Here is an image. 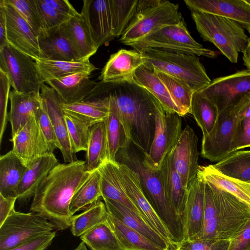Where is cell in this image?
<instances>
[{
  "instance_id": "bcb514c9",
  "label": "cell",
  "mask_w": 250,
  "mask_h": 250,
  "mask_svg": "<svg viewBox=\"0 0 250 250\" xmlns=\"http://www.w3.org/2000/svg\"><path fill=\"white\" fill-rule=\"evenodd\" d=\"M64 117L73 152L75 154L81 151H86L90 126L65 113Z\"/></svg>"
},
{
  "instance_id": "c3c4849f",
  "label": "cell",
  "mask_w": 250,
  "mask_h": 250,
  "mask_svg": "<svg viewBox=\"0 0 250 250\" xmlns=\"http://www.w3.org/2000/svg\"><path fill=\"white\" fill-rule=\"evenodd\" d=\"M250 147V93L247 97L233 138L230 153Z\"/></svg>"
},
{
  "instance_id": "7bdbcfd3",
  "label": "cell",
  "mask_w": 250,
  "mask_h": 250,
  "mask_svg": "<svg viewBox=\"0 0 250 250\" xmlns=\"http://www.w3.org/2000/svg\"><path fill=\"white\" fill-rule=\"evenodd\" d=\"M80 238L91 250H125L119 242L108 219L82 235Z\"/></svg>"
},
{
  "instance_id": "8992f818",
  "label": "cell",
  "mask_w": 250,
  "mask_h": 250,
  "mask_svg": "<svg viewBox=\"0 0 250 250\" xmlns=\"http://www.w3.org/2000/svg\"><path fill=\"white\" fill-rule=\"evenodd\" d=\"M208 184L216 199L217 210L215 217L204 225L194 241L204 239L230 240L250 219V206L220 188Z\"/></svg>"
},
{
  "instance_id": "f5cc1de1",
  "label": "cell",
  "mask_w": 250,
  "mask_h": 250,
  "mask_svg": "<svg viewBox=\"0 0 250 250\" xmlns=\"http://www.w3.org/2000/svg\"><path fill=\"white\" fill-rule=\"evenodd\" d=\"M229 240L204 239L195 241H185L177 248L184 250H228Z\"/></svg>"
},
{
  "instance_id": "52a82bcc",
  "label": "cell",
  "mask_w": 250,
  "mask_h": 250,
  "mask_svg": "<svg viewBox=\"0 0 250 250\" xmlns=\"http://www.w3.org/2000/svg\"><path fill=\"white\" fill-rule=\"evenodd\" d=\"M134 50L148 48L187 53L210 58L215 52L205 48L191 37L184 21L176 24L162 26L145 38L129 44Z\"/></svg>"
},
{
  "instance_id": "277c9868",
  "label": "cell",
  "mask_w": 250,
  "mask_h": 250,
  "mask_svg": "<svg viewBox=\"0 0 250 250\" xmlns=\"http://www.w3.org/2000/svg\"><path fill=\"white\" fill-rule=\"evenodd\" d=\"M196 28L204 41L213 44L231 62L237 63L249 37L244 28L227 18L207 13L191 11Z\"/></svg>"
},
{
  "instance_id": "4dcf8cb0",
  "label": "cell",
  "mask_w": 250,
  "mask_h": 250,
  "mask_svg": "<svg viewBox=\"0 0 250 250\" xmlns=\"http://www.w3.org/2000/svg\"><path fill=\"white\" fill-rule=\"evenodd\" d=\"M62 25L44 31L38 36L40 49L45 58L49 60L77 61L72 46Z\"/></svg>"
},
{
  "instance_id": "484cf974",
  "label": "cell",
  "mask_w": 250,
  "mask_h": 250,
  "mask_svg": "<svg viewBox=\"0 0 250 250\" xmlns=\"http://www.w3.org/2000/svg\"><path fill=\"white\" fill-rule=\"evenodd\" d=\"M10 109L8 121L11 126V137L27 123L42 106L40 93H20L13 89L10 92Z\"/></svg>"
},
{
  "instance_id": "f6af8a7d",
  "label": "cell",
  "mask_w": 250,
  "mask_h": 250,
  "mask_svg": "<svg viewBox=\"0 0 250 250\" xmlns=\"http://www.w3.org/2000/svg\"><path fill=\"white\" fill-rule=\"evenodd\" d=\"M138 0H111L113 33L121 36L137 13Z\"/></svg>"
},
{
  "instance_id": "ee69618b",
  "label": "cell",
  "mask_w": 250,
  "mask_h": 250,
  "mask_svg": "<svg viewBox=\"0 0 250 250\" xmlns=\"http://www.w3.org/2000/svg\"><path fill=\"white\" fill-rule=\"evenodd\" d=\"M166 86L172 100L184 116L190 112L195 91L183 81L163 72L153 69Z\"/></svg>"
},
{
  "instance_id": "cb8c5ba5",
  "label": "cell",
  "mask_w": 250,
  "mask_h": 250,
  "mask_svg": "<svg viewBox=\"0 0 250 250\" xmlns=\"http://www.w3.org/2000/svg\"><path fill=\"white\" fill-rule=\"evenodd\" d=\"M91 73H76L46 82L58 94L62 104H72L86 100L99 85L90 79Z\"/></svg>"
},
{
  "instance_id": "7c38bea8",
  "label": "cell",
  "mask_w": 250,
  "mask_h": 250,
  "mask_svg": "<svg viewBox=\"0 0 250 250\" xmlns=\"http://www.w3.org/2000/svg\"><path fill=\"white\" fill-rule=\"evenodd\" d=\"M181 117L166 110L159 103L155 110V130L147 154L143 155L146 164L158 170L165 158L177 144L182 133Z\"/></svg>"
},
{
  "instance_id": "4316f807",
  "label": "cell",
  "mask_w": 250,
  "mask_h": 250,
  "mask_svg": "<svg viewBox=\"0 0 250 250\" xmlns=\"http://www.w3.org/2000/svg\"><path fill=\"white\" fill-rule=\"evenodd\" d=\"M59 163L53 153L34 161L25 171L18 188V200L21 204L27 203L33 197L40 184L49 172Z\"/></svg>"
},
{
  "instance_id": "5b68a950",
  "label": "cell",
  "mask_w": 250,
  "mask_h": 250,
  "mask_svg": "<svg viewBox=\"0 0 250 250\" xmlns=\"http://www.w3.org/2000/svg\"><path fill=\"white\" fill-rule=\"evenodd\" d=\"M138 52L145 58V65L183 81L195 92L201 90L211 81L195 55L151 48Z\"/></svg>"
},
{
  "instance_id": "f1b7e54d",
  "label": "cell",
  "mask_w": 250,
  "mask_h": 250,
  "mask_svg": "<svg viewBox=\"0 0 250 250\" xmlns=\"http://www.w3.org/2000/svg\"><path fill=\"white\" fill-rule=\"evenodd\" d=\"M98 169L101 176V191L103 200L120 203L141 216L124 188L119 174V163L107 160Z\"/></svg>"
},
{
  "instance_id": "836d02e7",
  "label": "cell",
  "mask_w": 250,
  "mask_h": 250,
  "mask_svg": "<svg viewBox=\"0 0 250 250\" xmlns=\"http://www.w3.org/2000/svg\"><path fill=\"white\" fill-rule=\"evenodd\" d=\"M198 174L205 181L231 194L250 206V183L224 175L212 166H199Z\"/></svg>"
},
{
  "instance_id": "30bf717a",
  "label": "cell",
  "mask_w": 250,
  "mask_h": 250,
  "mask_svg": "<svg viewBox=\"0 0 250 250\" xmlns=\"http://www.w3.org/2000/svg\"><path fill=\"white\" fill-rule=\"evenodd\" d=\"M0 69L8 75L17 92L40 93L44 83L35 60L7 43L0 47Z\"/></svg>"
},
{
  "instance_id": "83f0119b",
  "label": "cell",
  "mask_w": 250,
  "mask_h": 250,
  "mask_svg": "<svg viewBox=\"0 0 250 250\" xmlns=\"http://www.w3.org/2000/svg\"><path fill=\"white\" fill-rule=\"evenodd\" d=\"M158 171L167 198L184 222L188 190L183 187L181 177L174 167L169 154L164 159Z\"/></svg>"
},
{
  "instance_id": "1f68e13d",
  "label": "cell",
  "mask_w": 250,
  "mask_h": 250,
  "mask_svg": "<svg viewBox=\"0 0 250 250\" xmlns=\"http://www.w3.org/2000/svg\"><path fill=\"white\" fill-rule=\"evenodd\" d=\"M106 96L109 101V113L104 121L108 143V160L116 163L119 151L129 147L131 143L115 101L108 94Z\"/></svg>"
},
{
  "instance_id": "f907efd6",
  "label": "cell",
  "mask_w": 250,
  "mask_h": 250,
  "mask_svg": "<svg viewBox=\"0 0 250 250\" xmlns=\"http://www.w3.org/2000/svg\"><path fill=\"white\" fill-rule=\"evenodd\" d=\"M11 86L7 74L0 69V143L8 121L7 104Z\"/></svg>"
},
{
  "instance_id": "91938a15",
  "label": "cell",
  "mask_w": 250,
  "mask_h": 250,
  "mask_svg": "<svg viewBox=\"0 0 250 250\" xmlns=\"http://www.w3.org/2000/svg\"><path fill=\"white\" fill-rule=\"evenodd\" d=\"M6 27V14L3 6L0 4V47L8 43Z\"/></svg>"
},
{
  "instance_id": "e7e4bbea",
  "label": "cell",
  "mask_w": 250,
  "mask_h": 250,
  "mask_svg": "<svg viewBox=\"0 0 250 250\" xmlns=\"http://www.w3.org/2000/svg\"><path fill=\"white\" fill-rule=\"evenodd\" d=\"M247 0L250 3V0Z\"/></svg>"
},
{
  "instance_id": "816d5d0a",
  "label": "cell",
  "mask_w": 250,
  "mask_h": 250,
  "mask_svg": "<svg viewBox=\"0 0 250 250\" xmlns=\"http://www.w3.org/2000/svg\"><path fill=\"white\" fill-rule=\"evenodd\" d=\"M35 117L44 137L52 152L54 149L60 148V145L50 118L44 108L42 107L37 111Z\"/></svg>"
},
{
  "instance_id": "94428289",
  "label": "cell",
  "mask_w": 250,
  "mask_h": 250,
  "mask_svg": "<svg viewBox=\"0 0 250 250\" xmlns=\"http://www.w3.org/2000/svg\"><path fill=\"white\" fill-rule=\"evenodd\" d=\"M249 34V39L248 45L243 52V60L244 64L248 69L250 70V29H247Z\"/></svg>"
},
{
  "instance_id": "6125c7cd",
  "label": "cell",
  "mask_w": 250,
  "mask_h": 250,
  "mask_svg": "<svg viewBox=\"0 0 250 250\" xmlns=\"http://www.w3.org/2000/svg\"><path fill=\"white\" fill-rule=\"evenodd\" d=\"M74 250H88L86 245L82 241Z\"/></svg>"
},
{
  "instance_id": "f546056e",
  "label": "cell",
  "mask_w": 250,
  "mask_h": 250,
  "mask_svg": "<svg viewBox=\"0 0 250 250\" xmlns=\"http://www.w3.org/2000/svg\"><path fill=\"white\" fill-rule=\"evenodd\" d=\"M28 167L12 149L0 157V195L18 199V188Z\"/></svg>"
},
{
  "instance_id": "e575fe53",
  "label": "cell",
  "mask_w": 250,
  "mask_h": 250,
  "mask_svg": "<svg viewBox=\"0 0 250 250\" xmlns=\"http://www.w3.org/2000/svg\"><path fill=\"white\" fill-rule=\"evenodd\" d=\"M133 81L150 93L166 110L176 112L182 117L166 86L153 69L145 64L142 65L135 72Z\"/></svg>"
},
{
  "instance_id": "8d00e7d4",
  "label": "cell",
  "mask_w": 250,
  "mask_h": 250,
  "mask_svg": "<svg viewBox=\"0 0 250 250\" xmlns=\"http://www.w3.org/2000/svg\"><path fill=\"white\" fill-rule=\"evenodd\" d=\"M86 152L84 167L86 171L91 172L98 169L108 160V143L104 121L96 123L90 127Z\"/></svg>"
},
{
  "instance_id": "9c48e42d",
  "label": "cell",
  "mask_w": 250,
  "mask_h": 250,
  "mask_svg": "<svg viewBox=\"0 0 250 250\" xmlns=\"http://www.w3.org/2000/svg\"><path fill=\"white\" fill-rule=\"evenodd\" d=\"M183 21L178 4L169 0L156 4L137 13L121 37L120 42L128 45L165 25Z\"/></svg>"
},
{
  "instance_id": "db71d44e",
  "label": "cell",
  "mask_w": 250,
  "mask_h": 250,
  "mask_svg": "<svg viewBox=\"0 0 250 250\" xmlns=\"http://www.w3.org/2000/svg\"><path fill=\"white\" fill-rule=\"evenodd\" d=\"M56 236L52 231L8 250H45Z\"/></svg>"
},
{
  "instance_id": "be15d7a7",
  "label": "cell",
  "mask_w": 250,
  "mask_h": 250,
  "mask_svg": "<svg viewBox=\"0 0 250 250\" xmlns=\"http://www.w3.org/2000/svg\"><path fill=\"white\" fill-rule=\"evenodd\" d=\"M175 250H182V249H181L180 248H176Z\"/></svg>"
},
{
  "instance_id": "ab89813d",
  "label": "cell",
  "mask_w": 250,
  "mask_h": 250,
  "mask_svg": "<svg viewBox=\"0 0 250 250\" xmlns=\"http://www.w3.org/2000/svg\"><path fill=\"white\" fill-rule=\"evenodd\" d=\"M108 221L125 250H164L108 213Z\"/></svg>"
},
{
  "instance_id": "6f0895ef",
  "label": "cell",
  "mask_w": 250,
  "mask_h": 250,
  "mask_svg": "<svg viewBox=\"0 0 250 250\" xmlns=\"http://www.w3.org/2000/svg\"><path fill=\"white\" fill-rule=\"evenodd\" d=\"M44 2L57 12L70 19L79 13L67 0H43Z\"/></svg>"
},
{
  "instance_id": "ffe728a7",
  "label": "cell",
  "mask_w": 250,
  "mask_h": 250,
  "mask_svg": "<svg viewBox=\"0 0 250 250\" xmlns=\"http://www.w3.org/2000/svg\"><path fill=\"white\" fill-rule=\"evenodd\" d=\"M146 60L135 50L121 49L110 55L99 79L104 83L133 81L136 70L145 64Z\"/></svg>"
},
{
  "instance_id": "7402d4cb",
  "label": "cell",
  "mask_w": 250,
  "mask_h": 250,
  "mask_svg": "<svg viewBox=\"0 0 250 250\" xmlns=\"http://www.w3.org/2000/svg\"><path fill=\"white\" fill-rule=\"evenodd\" d=\"M206 182L197 174L188 189L184 214L185 241H194L202 230Z\"/></svg>"
},
{
  "instance_id": "7dc6e473",
  "label": "cell",
  "mask_w": 250,
  "mask_h": 250,
  "mask_svg": "<svg viewBox=\"0 0 250 250\" xmlns=\"http://www.w3.org/2000/svg\"><path fill=\"white\" fill-rule=\"evenodd\" d=\"M39 36L43 31L42 19L36 0H7Z\"/></svg>"
},
{
  "instance_id": "60d3db41",
  "label": "cell",
  "mask_w": 250,
  "mask_h": 250,
  "mask_svg": "<svg viewBox=\"0 0 250 250\" xmlns=\"http://www.w3.org/2000/svg\"><path fill=\"white\" fill-rule=\"evenodd\" d=\"M213 167L224 175L250 183V150H237Z\"/></svg>"
},
{
  "instance_id": "603a6c76",
  "label": "cell",
  "mask_w": 250,
  "mask_h": 250,
  "mask_svg": "<svg viewBox=\"0 0 250 250\" xmlns=\"http://www.w3.org/2000/svg\"><path fill=\"white\" fill-rule=\"evenodd\" d=\"M82 9L86 14L92 36L98 47L115 38L111 0H84Z\"/></svg>"
},
{
  "instance_id": "4fadbf2b",
  "label": "cell",
  "mask_w": 250,
  "mask_h": 250,
  "mask_svg": "<svg viewBox=\"0 0 250 250\" xmlns=\"http://www.w3.org/2000/svg\"><path fill=\"white\" fill-rule=\"evenodd\" d=\"M199 91L213 102L220 112L235 105L250 93V70L244 69L215 78Z\"/></svg>"
},
{
  "instance_id": "d4e9b609",
  "label": "cell",
  "mask_w": 250,
  "mask_h": 250,
  "mask_svg": "<svg viewBox=\"0 0 250 250\" xmlns=\"http://www.w3.org/2000/svg\"><path fill=\"white\" fill-rule=\"evenodd\" d=\"M108 213L120 222L138 231L164 250H175L141 216L122 204L104 200Z\"/></svg>"
},
{
  "instance_id": "9a60e30c",
  "label": "cell",
  "mask_w": 250,
  "mask_h": 250,
  "mask_svg": "<svg viewBox=\"0 0 250 250\" xmlns=\"http://www.w3.org/2000/svg\"><path fill=\"white\" fill-rule=\"evenodd\" d=\"M198 139L193 129L187 125L169 153L179 173L183 187L188 190L196 178L199 168Z\"/></svg>"
},
{
  "instance_id": "ac0fdd59",
  "label": "cell",
  "mask_w": 250,
  "mask_h": 250,
  "mask_svg": "<svg viewBox=\"0 0 250 250\" xmlns=\"http://www.w3.org/2000/svg\"><path fill=\"white\" fill-rule=\"evenodd\" d=\"M40 95L42 105L54 128L64 162L69 163L77 160L72 149L64 113L61 106L62 102L58 94L53 88L43 83Z\"/></svg>"
},
{
  "instance_id": "2e32d148",
  "label": "cell",
  "mask_w": 250,
  "mask_h": 250,
  "mask_svg": "<svg viewBox=\"0 0 250 250\" xmlns=\"http://www.w3.org/2000/svg\"><path fill=\"white\" fill-rule=\"evenodd\" d=\"M6 17L8 43L34 59L45 58L38 42V37L7 0H0Z\"/></svg>"
},
{
  "instance_id": "74e56055",
  "label": "cell",
  "mask_w": 250,
  "mask_h": 250,
  "mask_svg": "<svg viewBox=\"0 0 250 250\" xmlns=\"http://www.w3.org/2000/svg\"><path fill=\"white\" fill-rule=\"evenodd\" d=\"M189 113L193 115L201 129L203 137L208 135L213 130L220 112L213 102L200 91H196L192 96Z\"/></svg>"
},
{
  "instance_id": "e0dca14e",
  "label": "cell",
  "mask_w": 250,
  "mask_h": 250,
  "mask_svg": "<svg viewBox=\"0 0 250 250\" xmlns=\"http://www.w3.org/2000/svg\"><path fill=\"white\" fill-rule=\"evenodd\" d=\"M10 141L13 143V152L27 167L38 159L53 153L44 137L35 115Z\"/></svg>"
},
{
  "instance_id": "d590c367",
  "label": "cell",
  "mask_w": 250,
  "mask_h": 250,
  "mask_svg": "<svg viewBox=\"0 0 250 250\" xmlns=\"http://www.w3.org/2000/svg\"><path fill=\"white\" fill-rule=\"evenodd\" d=\"M42 82L58 79L81 72H90L97 69L90 61L67 62L46 58L35 59Z\"/></svg>"
},
{
  "instance_id": "5bb4252c",
  "label": "cell",
  "mask_w": 250,
  "mask_h": 250,
  "mask_svg": "<svg viewBox=\"0 0 250 250\" xmlns=\"http://www.w3.org/2000/svg\"><path fill=\"white\" fill-rule=\"evenodd\" d=\"M119 174L126 194L141 216L174 247L167 228L157 214L144 192L138 174L127 165L119 163Z\"/></svg>"
},
{
  "instance_id": "680465c9",
  "label": "cell",
  "mask_w": 250,
  "mask_h": 250,
  "mask_svg": "<svg viewBox=\"0 0 250 250\" xmlns=\"http://www.w3.org/2000/svg\"><path fill=\"white\" fill-rule=\"evenodd\" d=\"M17 198H6L0 195V226L15 210Z\"/></svg>"
},
{
  "instance_id": "f35d334b",
  "label": "cell",
  "mask_w": 250,
  "mask_h": 250,
  "mask_svg": "<svg viewBox=\"0 0 250 250\" xmlns=\"http://www.w3.org/2000/svg\"><path fill=\"white\" fill-rule=\"evenodd\" d=\"M101 174L98 169L92 171L89 177L74 193L70 204L72 216L96 203L102 197Z\"/></svg>"
},
{
  "instance_id": "44dd1931",
  "label": "cell",
  "mask_w": 250,
  "mask_h": 250,
  "mask_svg": "<svg viewBox=\"0 0 250 250\" xmlns=\"http://www.w3.org/2000/svg\"><path fill=\"white\" fill-rule=\"evenodd\" d=\"M77 61H89L99 47L92 36L86 14L83 9L62 25Z\"/></svg>"
},
{
  "instance_id": "11a10c76",
  "label": "cell",
  "mask_w": 250,
  "mask_h": 250,
  "mask_svg": "<svg viewBox=\"0 0 250 250\" xmlns=\"http://www.w3.org/2000/svg\"><path fill=\"white\" fill-rule=\"evenodd\" d=\"M228 250H250V219L239 232L229 240Z\"/></svg>"
},
{
  "instance_id": "681fc988",
  "label": "cell",
  "mask_w": 250,
  "mask_h": 250,
  "mask_svg": "<svg viewBox=\"0 0 250 250\" xmlns=\"http://www.w3.org/2000/svg\"><path fill=\"white\" fill-rule=\"evenodd\" d=\"M36 1L42 23L43 31L42 33L60 27L69 20L48 6L43 0Z\"/></svg>"
},
{
  "instance_id": "3957f363",
  "label": "cell",
  "mask_w": 250,
  "mask_h": 250,
  "mask_svg": "<svg viewBox=\"0 0 250 250\" xmlns=\"http://www.w3.org/2000/svg\"><path fill=\"white\" fill-rule=\"evenodd\" d=\"M123 164L129 167L139 175L144 192L167 228L171 243L176 248L185 241V229L183 219L168 201L158 170L148 167L141 156L129 147L119 151Z\"/></svg>"
},
{
  "instance_id": "7a4b0ae2",
  "label": "cell",
  "mask_w": 250,
  "mask_h": 250,
  "mask_svg": "<svg viewBox=\"0 0 250 250\" xmlns=\"http://www.w3.org/2000/svg\"><path fill=\"white\" fill-rule=\"evenodd\" d=\"M107 83L104 91L115 101L131 144L143 155L147 154L154 136L155 110L159 102L133 81Z\"/></svg>"
},
{
  "instance_id": "9f6ffc18",
  "label": "cell",
  "mask_w": 250,
  "mask_h": 250,
  "mask_svg": "<svg viewBox=\"0 0 250 250\" xmlns=\"http://www.w3.org/2000/svg\"><path fill=\"white\" fill-rule=\"evenodd\" d=\"M217 210L216 199L211 188L206 182L204 195V225L215 217Z\"/></svg>"
},
{
  "instance_id": "b9f144b4",
  "label": "cell",
  "mask_w": 250,
  "mask_h": 250,
  "mask_svg": "<svg viewBox=\"0 0 250 250\" xmlns=\"http://www.w3.org/2000/svg\"><path fill=\"white\" fill-rule=\"evenodd\" d=\"M108 212L104 203L99 200L82 213L72 216L70 229L72 234L81 237L107 219Z\"/></svg>"
},
{
  "instance_id": "d6986e66",
  "label": "cell",
  "mask_w": 250,
  "mask_h": 250,
  "mask_svg": "<svg viewBox=\"0 0 250 250\" xmlns=\"http://www.w3.org/2000/svg\"><path fill=\"white\" fill-rule=\"evenodd\" d=\"M191 11L221 16L250 29V3L247 0H185Z\"/></svg>"
},
{
  "instance_id": "d6a6232c",
  "label": "cell",
  "mask_w": 250,
  "mask_h": 250,
  "mask_svg": "<svg viewBox=\"0 0 250 250\" xmlns=\"http://www.w3.org/2000/svg\"><path fill=\"white\" fill-rule=\"evenodd\" d=\"M65 114L70 115L91 126L104 121L109 113V101L108 97L94 101H83L72 104H62Z\"/></svg>"
},
{
  "instance_id": "8fae6325",
  "label": "cell",
  "mask_w": 250,
  "mask_h": 250,
  "mask_svg": "<svg viewBox=\"0 0 250 250\" xmlns=\"http://www.w3.org/2000/svg\"><path fill=\"white\" fill-rule=\"evenodd\" d=\"M54 229L50 221L38 213L14 210L0 226V250H10Z\"/></svg>"
},
{
  "instance_id": "6da1fadb",
  "label": "cell",
  "mask_w": 250,
  "mask_h": 250,
  "mask_svg": "<svg viewBox=\"0 0 250 250\" xmlns=\"http://www.w3.org/2000/svg\"><path fill=\"white\" fill-rule=\"evenodd\" d=\"M84 166V161L77 160L53 167L37 188L30 210L45 217L58 230L70 228L71 199L91 172Z\"/></svg>"
},
{
  "instance_id": "ba28073f",
  "label": "cell",
  "mask_w": 250,
  "mask_h": 250,
  "mask_svg": "<svg viewBox=\"0 0 250 250\" xmlns=\"http://www.w3.org/2000/svg\"><path fill=\"white\" fill-rule=\"evenodd\" d=\"M247 95L235 105L221 111L213 130L202 138L201 155L203 158L218 162L230 153Z\"/></svg>"
}]
</instances>
